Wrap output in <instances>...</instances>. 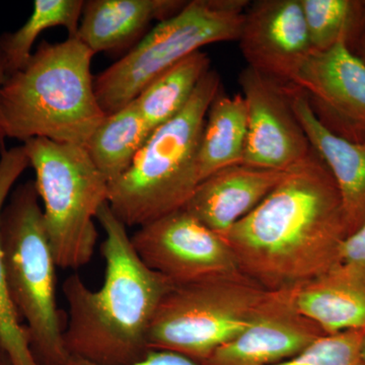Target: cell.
Listing matches in <instances>:
<instances>
[{"instance_id": "1", "label": "cell", "mask_w": 365, "mask_h": 365, "mask_svg": "<svg viewBox=\"0 0 365 365\" xmlns=\"http://www.w3.org/2000/svg\"><path fill=\"white\" fill-rule=\"evenodd\" d=\"M348 235L339 190L312 148L222 237L241 272L266 289L277 292L339 264Z\"/></svg>"}, {"instance_id": "2", "label": "cell", "mask_w": 365, "mask_h": 365, "mask_svg": "<svg viewBox=\"0 0 365 365\" xmlns=\"http://www.w3.org/2000/svg\"><path fill=\"white\" fill-rule=\"evenodd\" d=\"M97 220L105 232V278L91 290L78 274L62 285L69 356L98 365H128L151 351L148 333L160 299L173 283L148 268L132 246L127 227L106 202Z\"/></svg>"}, {"instance_id": "3", "label": "cell", "mask_w": 365, "mask_h": 365, "mask_svg": "<svg viewBox=\"0 0 365 365\" xmlns=\"http://www.w3.org/2000/svg\"><path fill=\"white\" fill-rule=\"evenodd\" d=\"M93 55L78 38L43 41L0 93V125L6 138L85 146L107 116L96 97Z\"/></svg>"}, {"instance_id": "4", "label": "cell", "mask_w": 365, "mask_h": 365, "mask_svg": "<svg viewBox=\"0 0 365 365\" xmlns=\"http://www.w3.org/2000/svg\"><path fill=\"white\" fill-rule=\"evenodd\" d=\"M222 90L209 69L176 117L151 132L128 170L109 184L112 212L126 227H141L184 207L200 184L198 153L209 106Z\"/></svg>"}, {"instance_id": "5", "label": "cell", "mask_w": 365, "mask_h": 365, "mask_svg": "<svg viewBox=\"0 0 365 365\" xmlns=\"http://www.w3.org/2000/svg\"><path fill=\"white\" fill-rule=\"evenodd\" d=\"M0 242L9 297L26 322L42 365H66L63 313L56 299V260L35 181L19 185L0 217Z\"/></svg>"}, {"instance_id": "6", "label": "cell", "mask_w": 365, "mask_h": 365, "mask_svg": "<svg viewBox=\"0 0 365 365\" xmlns=\"http://www.w3.org/2000/svg\"><path fill=\"white\" fill-rule=\"evenodd\" d=\"M271 294L240 270L173 284L151 321L148 348L200 364L251 326Z\"/></svg>"}, {"instance_id": "7", "label": "cell", "mask_w": 365, "mask_h": 365, "mask_svg": "<svg viewBox=\"0 0 365 365\" xmlns=\"http://www.w3.org/2000/svg\"><path fill=\"white\" fill-rule=\"evenodd\" d=\"M35 170V185L57 267L90 263L98 241V210L109 200V181L85 146L33 138L23 144Z\"/></svg>"}, {"instance_id": "8", "label": "cell", "mask_w": 365, "mask_h": 365, "mask_svg": "<svg viewBox=\"0 0 365 365\" xmlns=\"http://www.w3.org/2000/svg\"><path fill=\"white\" fill-rule=\"evenodd\" d=\"M246 0H192L158 23L130 51L95 78L106 115L133 102L153 79L189 55L215 43L239 41Z\"/></svg>"}, {"instance_id": "9", "label": "cell", "mask_w": 365, "mask_h": 365, "mask_svg": "<svg viewBox=\"0 0 365 365\" xmlns=\"http://www.w3.org/2000/svg\"><path fill=\"white\" fill-rule=\"evenodd\" d=\"M130 240L143 263L173 284L239 270L222 237L184 207L141 225Z\"/></svg>"}, {"instance_id": "10", "label": "cell", "mask_w": 365, "mask_h": 365, "mask_svg": "<svg viewBox=\"0 0 365 365\" xmlns=\"http://www.w3.org/2000/svg\"><path fill=\"white\" fill-rule=\"evenodd\" d=\"M248 110L245 165L285 170L304 160L312 148L292 104L290 88L247 66L240 74Z\"/></svg>"}, {"instance_id": "11", "label": "cell", "mask_w": 365, "mask_h": 365, "mask_svg": "<svg viewBox=\"0 0 365 365\" xmlns=\"http://www.w3.org/2000/svg\"><path fill=\"white\" fill-rule=\"evenodd\" d=\"M299 88L324 123L353 141L365 140V62L347 43L313 51L295 74Z\"/></svg>"}, {"instance_id": "12", "label": "cell", "mask_w": 365, "mask_h": 365, "mask_svg": "<svg viewBox=\"0 0 365 365\" xmlns=\"http://www.w3.org/2000/svg\"><path fill=\"white\" fill-rule=\"evenodd\" d=\"M239 43L248 66L292 85L314 51L302 0H258L249 4Z\"/></svg>"}, {"instance_id": "13", "label": "cell", "mask_w": 365, "mask_h": 365, "mask_svg": "<svg viewBox=\"0 0 365 365\" xmlns=\"http://www.w3.org/2000/svg\"><path fill=\"white\" fill-rule=\"evenodd\" d=\"M327 335L290 304L283 289L272 292L258 318L201 365H276Z\"/></svg>"}, {"instance_id": "14", "label": "cell", "mask_w": 365, "mask_h": 365, "mask_svg": "<svg viewBox=\"0 0 365 365\" xmlns=\"http://www.w3.org/2000/svg\"><path fill=\"white\" fill-rule=\"evenodd\" d=\"M285 172L230 165L201 181L184 208L222 237L273 191Z\"/></svg>"}, {"instance_id": "15", "label": "cell", "mask_w": 365, "mask_h": 365, "mask_svg": "<svg viewBox=\"0 0 365 365\" xmlns=\"http://www.w3.org/2000/svg\"><path fill=\"white\" fill-rule=\"evenodd\" d=\"M290 93L311 148L325 163L339 190L350 235L365 223V140L353 141L335 133L319 119L299 88L292 86Z\"/></svg>"}, {"instance_id": "16", "label": "cell", "mask_w": 365, "mask_h": 365, "mask_svg": "<svg viewBox=\"0 0 365 365\" xmlns=\"http://www.w3.org/2000/svg\"><path fill=\"white\" fill-rule=\"evenodd\" d=\"M283 290L297 313L327 335L365 329L364 268L339 263Z\"/></svg>"}, {"instance_id": "17", "label": "cell", "mask_w": 365, "mask_h": 365, "mask_svg": "<svg viewBox=\"0 0 365 365\" xmlns=\"http://www.w3.org/2000/svg\"><path fill=\"white\" fill-rule=\"evenodd\" d=\"M182 0H88L76 37L93 54L118 52L138 43L151 21H163L186 6Z\"/></svg>"}, {"instance_id": "18", "label": "cell", "mask_w": 365, "mask_h": 365, "mask_svg": "<svg viewBox=\"0 0 365 365\" xmlns=\"http://www.w3.org/2000/svg\"><path fill=\"white\" fill-rule=\"evenodd\" d=\"M248 135V110L242 95L227 96L222 90L206 115L198 170L200 181L230 165L244 162Z\"/></svg>"}, {"instance_id": "19", "label": "cell", "mask_w": 365, "mask_h": 365, "mask_svg": "<svg viewBox=\"0 0 365 365\" xmlns=\"http://www.w3.org/2000/svg\"><path fill=\"white\" fill-rule=\"evenodd\" d=\"M151 132L133 101L119 111L107 115L85 148L110 184L130 168Z\"/></svg>"}, {"instance_id": "20", "label": "cell", "mask_w": 365, "mask_h": 365, "mask_svg": "<svg viewBox=\"0 0 365 365\" xmlns=\"http://www.w3.org/2000/svg\"><path fill=\"white\" fill-rule=\"evenodd\" d=\"M30 160L24 145L16 146L0 153V217L7 197ZM0 349L6 355L11 365H42L36 359L31 347L30 336L14 307L4 272V257L0 242Z\"/></svg>"}, {"instance_id": "21", "label": "cell", "mask_w": 365, "mask_h": 365, "mask_svg": "<svg viewBox=\"0 0 365 365\" xmlns=\"http://www.w3.org/2000/svg\"><path fill=\"white\" fill-rule=\"evenodd\" d=\"M210 69V59L197 51L163 72L135 98L151 130L167 123L188 104L197 86Z\"/></svg>"}, {"instance_id": "22", "label": "cell", "mask_w": 365, "mask_h": 365, "mask_svg": "<svg viewBox=\"0 0 365 365\" xmlns=\"http://www.w3.org/2000/svg\"><path fill=\"white\" fill-rule=\"evenodd\" d=\"M83 0H35L33 13L14 33L0 36V49L6 62L7 76L26 66L40 34L48 29L63 26L69 38H76L83 16Z\"/></svg>"}, {"instance_id": "23", "label": "cell", "mask_w": 365, "mask_h": 365, "mask_svg": "<svg viewBox=\"0 0 365 365\" xmlns=\"http://www.w3.org/2000/svg\"><path fill=\"white\" fill-rule=\"evenodd\" d=\"M314 51H326L340 43L351 47L364 30V4L359 0H302Z\"/></svg>"}, {"instance_id": "24", "label": "cell", "mask_w": 365, "mask_h": 365, "mask_svg": "<svg viewBox=\"0 0 365 365\" xmlns=\"http://www.w3.org/2000/svg\"><path fill=\"white\" fill-rule=\"evenodd\" d=\"M364 337L365 329L324 335L292 359L276 365H364Z\"/></svg>"}, {"instance_id": "25", "label": "cell", "mask_w": 365, "mask_h": 365, "mask_svg": "<svg viewBox=\"0 0 365 365\" xmlns=\"http://www.w3.org/2000/svg\"><path fill=\"white\" fill-rule=\"evenodd\" d=\"M66 365H98L86 360L71 357ZM128 365H201L194 360L187 359L177 353L151 350L140 361Z\"/></svg>"}, {"instance_id": "26", "label": "cell", "mask_w": 365, "mask_h": 365, "mask_svg": "<svg viewBox=\"0 0 365 365\" xmlns=\"http://www.w3.org/2000/svg\"><path fill=\"white\" fill-rule=\"evenodd\" d=\"M340 263L353 264L365 269V223L345 240Z\"/></svg>"}, {"instance_id": "27", "label": "cell", "mask_w": 365, "mask_h": 365, "mask_svg": "<svg viewBox=\"0 0 365 365\" xmlns=\"http://www.w3.org/2000/svg\"><path fill=\"white\" fill-rule=\"evenodd\" d=\"M7 78H9V76H7L6 62H4V55H2L1 49H0V93H1ZM6 138L4 131H2L1 125H0V153L6 150V146H4Z\"/></svg>"}, {"instance_id": "28", "label": "cell", "mask_w": 365, "mask_h": 365, "mask_svg": "<svg viewBox=\"0 0 365 365\" xmlns=\"http://www.w3.org/2000/svg\"><path fill=\"white\" fill-rule=\"evenodd\" d=\"M357 55L365 62V35H361L357 41Z\"/></svg>"}, {"instance_id": "29", "label": "cell", "mask_w": 365, "mask_h": 365, "mask_svg": "<svg viewBox=\"0 0 365 365\" xmlns=\"http://www.w3.org/2000/svg\"><path fill=\"white\" fill-rule=\"evenodd\" d=\"M0 365H11V362L7 359L6 355L0 349Z\"/></svg>"}, {"instance_id": "30", "label": "cell", "mask_w": 365, "mask_h": 365, "mask_svg": "<svg viewBox=\"0 0 365 365\" xmlns=\"http://www.w3.org/2000/svg\"><path fill=\"white\" fill-rule=\"evenodd\" d=\"M364 4V11H362V23H364V30H362L361 35H365V1H362Z\"/></svg>"}, {"instance_id": "31", "label": "cell", "mask_w": 365, "mask_h": 365, "mask_svg": "<svg viewBox=\"0 0 365 365\" xmlns=\"http://www.w3.org/2000/svg\"><path fill=\"white\" fill-rule=\"evenodd\" d=\"M362 356H364V362L365 365V337L364 341V348H362Z\"/></svg>"}]
</instances>
